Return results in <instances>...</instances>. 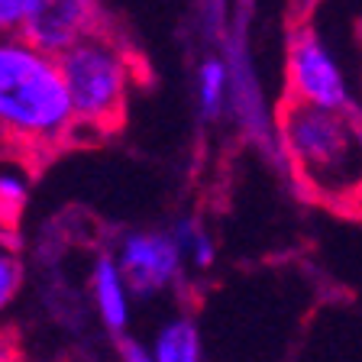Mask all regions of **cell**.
<instances>
[{
  "label": "cell",
  "instance_id": "6da1fadb",
  "mask_svg": "<svg viewBox=\"0 0 362 362\" xmlns=\"http://www.w3.org/2000/svg\"><path fill=\"white\" fill-rule=\"evenodd\" d=\"M71 133L78 127L59 55L23 33L0 36V139L45 152Z\"/></svg>",
  "mask_w": 362,
  "mask_h": 362
},
{
  "label": "cell",
  "instance_id": "7a4b0ae2",
  "mask_svg": "<svg viewBox=\"0 0 362 362\" xmlns=\"http://www.w3.org/2000/svg\"><path fill=\"white\" fill-rule=\"evenodd\" d=\"M279 146L310 197L333 207L362 204L359 110H324L288 100L279 113Z\"/></svg>",
  "mask_w": 362,
  "mask_h": 362
},
{
  "label": "cell",
  "instance_id": "3957f363",
  "mask_svg": "<svg viewBox=\"0 0 362 362\" xmlns=\"http://www.w3.org/2000/svg\"><path fill=\"white\" fill-rule=\"evenodd\" d=\"M75 127L88 133H110L120 127L136 84L133 59L107 33H90L59 55Z\"/></svg>",
  "mask_w": 362,
  "mask_h": 362
},
{
  "label": "cell",
  "instance_id": "277c9868",
  "mask_svg": "<svg viewBox=\"0 0 362 362\" xmlns=\"http://www.w3.org/2000/svg\"><path fill=\"white\" fill-rule=\"evenodd\" d=\"M288 100L324 110H356L349 78L333 49L314 30H298L288 42Z\"/></svg>",
  "mask_w": 362,
  "mask_h": 362
},
{
  "label": "cell",
  "instance_id": "5b68a950",
  "mask_svg": "<svg viewBox=\"0 0 362 362\" xmlns=\"http://www.w3.org/2000/svg\"><path fill=\"white\" fill-rule=\"evenodd\" d=\"M113 256L120 262L133 294L143 301L175 291L188 272L172 230H129L117 243Z\"/></svg>",
  "mask_w": 362,
  "mask_h": 362
},
{
  "label": "cell",
  "instance_id": "8992f818",
  "mask_svg": "<svg viewBox=\"0 0 362 362\" xmlns=\"http://www.w3.org/2000/svg\"><path fill=\"white\" fill-rule=\"evenodd\" d=\"M100 7L98 0H36L23 26V36L42 45L45 52L62 55L84 36L98 33Z\"/></svg>",
  "mask_w": 362,
  "mask_h": 362
},
{
  "label": "cell",
  "instance_id": "52a82bcc",
  "mask_svg": "<svg viewBox=\"0 0 362 362\" xmlns=\"http://www.w3.org/2000/svg\"><path fill=\"white\" fill-rule=\"evenodd\" d=\"M88 294L90 304H94V314L98 320L107 327L110 333L123 337L133 320V288H129L127 275H123L120 262L113 252H100L94 256L88 272Z\"/></svg>",
  "mask_w": 362,
  "mask_h": 362
},
{
  "label": "cell",
  "instance_id": "ba28073f",
  "mask_svg": "<svg viewBox=\"0 0 362 362\" xmlns=\"http://www.w3.org/2000/svg\"><path fill=\"white\" fill-rule=\"evenodd\" d=\"M149 353L156 362H204V339L188 314H175L152 333Z\"/></svg>",
  "mask_w": 362,
  "mask_h": 362
},
{
  "label": "cell",
  "instance_id": "9c48e42d",
  "mask_svg": "<svg viewBox=\"0 0 362 362\" xmlns=\"http://www.w3.org/2000/svg\"><path fill=\"white\" fill-rule=\"evenodd\" d=\"M230 65L223 59H204L197 65V81H194V94H197V110L204 120H214L223 113L226 94H230Z\"/></svg>",
  "mask_w": 362,
  "mask_h": 362
},
{
  "label": "cell",
  "instance_id": "30bf717a",
  "mask_svg": "<svg viewBox=\"0 0 362 362\" xmlns=\"http://www.w3.org/2000/svg\"><path fill=\"white\" fill-rule=\"evenodd\" d=\"M175 240H178V249L185 256V265L188 272H207L214 262H217V243L207 233V226L194 217H181L178 223L172 226Z\"/></svg>",
  "mask_w": 362,
  "mask_h": 362
},
{
  "label": "cell",
  "instance_id": "8fae6325",
  "mask_svg": "<svg viewBox=\"0 0 362 362\" xmlns=\"http://www.w3.org/2000/svg\"><path fill=\"white\" fill-rule=\"evenodd\" d=\"M30 204V178L13 165L0 168V226H13Z\"/></svg>",
  "mask_w": 362,
  "mask_h": 362
},
{
  "label": "cell",
  "instance_id": "7c38bea8",
  "mask_svg": "<svg viewBox=\"0 0 362 362\" xmlns=\"http://www.w3.org/2000/svg\"><path fill=\"white\" fill-rule=\"evenodd\" d=\"M23 279H26V272H23V259L7 240H0V314L16 301V294L23 288Z\"/></svg>",
  "mask_w": 362,
  "mask_h": 362
},
{
  "label": "cell",
  "instance_id": "4fadbf2b",
  "mask_svg": "<svg viewBox=\"0 0 362 362\" xmlns=\"http://www.w3.org/2000/svg\"><path fill=\"white\" fill-rule=\"evenodd\" d=\"M33 4L36 0H0V36L23 33V26L33 13Z\"/></svg>",
  "mask_w": 362,
  "mask_h": 362
},
{
  "label": "cell",
  "instance_id": "5bb4252c",
  "mask_svg": "<svg viewBox=\"0 0 362 362\" xmlns=\"http://www.w3.org/2000/svg\"><path fill=\"white\" fill-rule=\"evenodd\" d=\"M120 362H156L149 353V343H139V339H120Z\"/></svg>",
  "mask_w": 362,
  "mask_h": 362
},
{
  "label": "cell",
  "instance_id": "9a60e30c",
  "mask_svg": "<svg viewBox=\"0 0 362 362\" xmlns=\"http://www.w3.org/2000/svg\"><path fill=\"white\" fill-rule=\"evenodd\" d=\"M0 362H20V349L4 327H0Z\"/></svg>",
  "mask_w": 362,
  "mask_h": 362
},
{
  "label": "cell",
  "instance_id": "2e32d148",
  "mask_svg": "<svg viewBox=\"0 0 362 362\" xmlns=\"http://www.w3.org/2000/svg\"><path fill=\"white\" fill-rule=\"evenodd\" d=\"M220 7H223L220 0H211V10H214V13H220Z\"/></svg>",
  "mask_w": 362,
  "mask_h": 362
},
{
  "label": "cell",
  "instance_id": "e0dca14e",
  "mask_svg": "<svg viewBox=\"0 0 362 362\" xmlns=\"http://www.w3.org/2000/svg\"><path fill=\"white\" fill-rule=\"evenodd\" d=\"M359 36H362V30H359Z\"/></svg>",
  "mask_w": 362,
  "mask_h": 362
},
{
  "label": "cell",
  "instance_id": "ac0fdd59",
  "mask_svg": "<svg viewBox=\"0 0 362 362\" xmlns=\"http://www.w3.org/2000/svg\"><path fill=\"white\" fill-rule=\"evenodd\" d=\"M359 117H362V113H359Z\"/></svg>",
  "mask_w": 362,
  "mask_h": 362
}]
</instances>
